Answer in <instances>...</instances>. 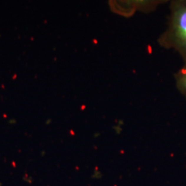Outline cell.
<instances>
[{
  "label": "cell",
  "instance_id": "6da1fadb",
  "mask_svg": "<svg viewBox=\"0 0 186 186\" xmlns=\"http://www.w3.org/2000/svg\"><path fill=\"white\" fill-rule=\"evenodd\" d=\"M169 10L167 26L158 38V43L177 52L186 62V0L172 1Z\"/></svg>",
  "mask_w": 186,
  "mask_h": 186
},
{
  "label": "cell",
  "instance_id": "7a4b0ae2",
  "mask_svg": "<svg viewBox=\"0 0 186 186\" xmlns=\"http://www.w3.org/2000/svg\"><path fill=\"white\" fill-rule=\"evenodd\" d=\"M174 78L177 90L186 98V62L174 74Z\"/></svg>",
  "mask_w": 186,
  "mask_h": 186
},
{
  "label": "cell",
  "instance_id": "3957f363",
  "mask_svg": "<svg viewBox=\"0 0 186 186\" xmlns=\"http://www.w3.org/2000/svg\"><path fill=\"white\" fill-rule=\"evenodd\" d=\"M0 186H2V184H1V183H0Z\"/></svg>",
  "mask_w": 186,
  "mask_h": 186
}]
</instances>
